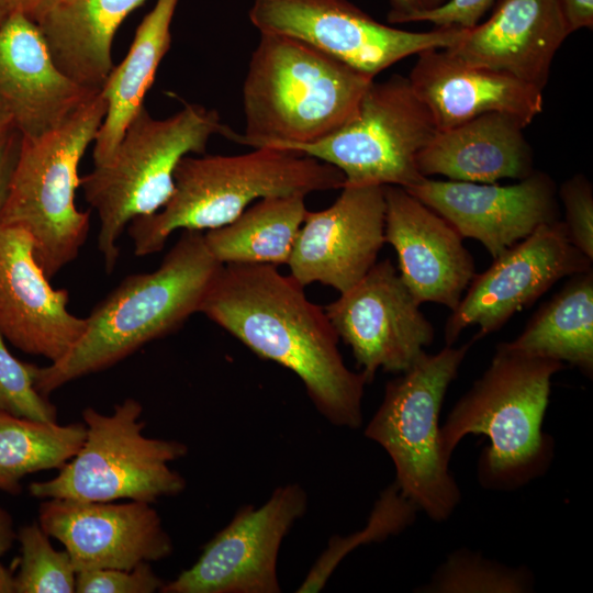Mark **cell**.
<instances>
[{"mask_svg":"<svg viewBox=\"0 0 593 593\" xmlns=\"http://www.w3.org/2000/svg\"><path fill=\"white\" fill-rule=\"evenodd\" d=\"M248 14L259 33L299 40L371 78L409 56L449 48L467 32L395 29L348 0H254Z\"/></svg>","mask_w":593,"mask_h":593,"instance_id":"cell-11","label":"cell"},{"mask_svg":"<svg viewBox=\"0 0 593 593\" xmlns=\"http://www.w3.org/2000/svg\"><path fill=\"white\" fill-rule=\"evenodd\" d=\"M333 204L309 211L287 262L305 287L320 282L343 293L377 262L384 243L383 186H344Z\"/></svg>","mask_w":593,"mask_h":593,"instance_id":"cell-15","label":"cell"},{"mask_svg":"<svg viewBox=\"0 0 593 593\" xmlns=\"http://www.w3.org/2000/svg\"><path fill=\"white\" fill-rule=\"evenodd\" d=\"M20 544V568L15 577V593H72L76 569L69 553L57 551L38 523L16 532Z\"/></svg>","mask_w":593,"mask_h":593,"instance_id":"cell-31","label":"cell"},{"mask_svg":"<svg viewBox=\"0 0 593 593\" xmlns=\"http://www.w3.org/2000/svg\"><path fill=\"white\" fill-rule=\"evenodd\" d=\"M164 584L149 562H143L131 570L96 569L77 572L75 592L153 593L160 592Z\"/></svg>","mask_w":593,"mask_h":593,"instance_id":"cell-34","label":"cell"},{"mask_svg":"<svg viewBox=\"0 0 593 593\" xmlns=\"http://www.w3.org/2000/svg\"><path fill=\"white\" fill-rule=\"evenodd\" d=\"M384 243L398 256L399 275L414 299L455 310L475 275L460 234L406 189L384 186Z\"/></svg>","mask_w":593,"mask_h":593,"instance_id":"cell-19","label":"cell"},{"mask_svg":"<svg viewBox=\"0 0 593 593\" xmlns=\"http://www.w3.org/2000/svg\"><path fill=\"white\" fill-rule=\"evenodd\" d=\"M419 305L384 259L324 310L369 383L377 371L402 373L426 354L435 329Z\"/></svg>","mask_w":593,"mask_h":593,"instance_id":"cell-13","label":"cell"},{"mask_svg":"<svg viewBox=\"0 0 593 593\" xmlns=\"http://www.w3.org/2000/svg\"><path fill=\"white\" fill-rule=\"evenodd\" d=\"M306 212L305 195L265 198L204 240L222 265H287Z\"/></svg>","mask_w":593,"mask_h":593,"instance_id":"cell-27","label":"cell"},{"mask_svg":"<svg viewBox=\"0 0 593 593\" xmlns=\"http://www.w3.org/2000/svg\"><path fill=\"white\" fill-rule=\"evenodd\" d=\"M570 34L558 0H499L486 21L446 49L466 64L544 90L555 56Z\"/></svg>","mask_w":593,"mask_h":593,"instance_id":"cell-21","label":"cell"},{"mask_svg":"<svg viewBox=\"0 0 593 593\" xmlns=\"http://www.w3.org/2000/svg\"><path fill=\"white\" fill-rule=\"evenodd\" d=\"M564 208L562 221L572 245L593 261V188L589 179L578 174L558 190Z\"/></svg>","mask_w":593,"mask_h":593,"instance_id":"cell-33","label":"cell"},{"mask_svg":"<svg viewBox=\"0 0 593 593\" xmlns=\"http://www.w3.org/2000/svg\"><path fill=\"white\" fill-rule=\"evenodd\" d=\"M52 0H8L11 12H20L34 20Z\"/></svg>","mask_w":593,"mask_h":593,"instance_id":"cell-40","label":"cell"},{"mask_svg":"<svg viewBox=\"0 0 593 593\" xmlns=\"http://www.w3.org/2000/svg\"><path fill=\"white\" fill-rule=\"evenodd\" d=\"M571 33L593 26V0H558Z\"/></svg>","mask_w":593,"mask_h":593,"instance_id":"cell-38","label":"cell"},{"mask_svg":"<svg viewBox=\"0 0 593 593\" xmlns=\"http://www.w3.org/2000/svg\"><path fill=\"white\" fill-rule=\"evenodd\" d=\"M142 404L132 398L103 414L86 407V438L77 454L58 474L29 485L37 499H69L87 502L118 500L154 503L180 494L184 478L169 463L184 457L188 447L172 439L143 435Z\"/></svg>","mask_w":593,"mask_h":593,"instance_id":"cell-9","label":"cell"},{"mask_svg":"<svg viewBox=\"0 0 593 593\" xmlns=\"http://www.w3.org/2000/svg\"><path fill=\"white\" fill-rule=\"evenodd\" d=\"M437 131L409 78L394 75L373 80L354 115L335 132L288 150L333 165L344 175V186L411 189L425 179L417 156Z\"/></svg>","mask_w":593,"mask_h":593,"instance_id":"cell-10","label":"cell"},{"mask_svg":"<svg viewBox=\"0 0 593 593\" xmlns=\"http://www.w3.org/2000/svg\"><path fill=\"white\" fill-rule=\"evenodd\" d=\"M222 266L201 231H182L157 269L124 278L92 309L82 335L64 357L37 367L36 390L47 398L178 329L199 312Z\"/></svg>","mask_w":593,"mask_h":593,"instance_id":"cell-2","label":"cell"},{"mask_svg":"<svg viewBox=\"0 0 593 593\" xmlns=\"http://www.w3.org/2000/svg\"><path fill=\"white\" fill-rule=\"evenodd\" d=\"M511 350L548 358L593 376V269L569 277L530 317Z\"/></svg>","mask_w":593,"mask_h":593,"instance_id":"cell-26","label":"cell"},{"mask_svg":"<svg viewBox=\"0 0 593 593\" xmlns=\"http://www.w3.org/2000/svg\"><path fill=\"white\" fill-rule=\"evenodd\" d=\"M374 78L312 46L260 33L243 82V134L236 143L290 149L325 138L356 112Z\"/></svg>","mask_w":593,"mask_h":593,"instance_id":"cell-4","label":"cell"},{"mask_svg":"<svg viewBox=\"0 0 593 593\" xmlns=\"http://www.w3.org/2000/svg\"><path fill=\"white\" fill-rule=\"evenodd\" d=\"M298 483L278 486L259 507H242L204 547L198 560L161 593H279V550L306 512Z\"/></svg>","mask_w":593,"mask_h":593,"instance_id":"cell-12","label":"cell"},{"mask_svg":"<svg viewBox=\"0 0 593 593\" xmlns=\"http://www.w3.org/2000/svg\"><path fill=\"white\" fill-rule=\"evenodd\" d=\"M560 361L496 346L490 365L456 402L440 426V445L450 459L467 435H484L477 478L486 490L515 491L546 474L555 439L542 428L551 381Z\"/></svg>","mask_w":593,"mask_h":593,"instance_id":"cell-3","label":"cell"},{"mask_svg":"<svg viewBox=\"0 0 593 593\" xmlns=\"http://www.w3.org/2000/svg\"><path fill=\"white\" fill-rule=\"evenodd\" d=\"M98 92L57 67L32 19L10 12L0 24V100L22 136L57 128Z\"/></svg>","mask_w":593,"mask_h":593,"instance_id":"cell-20","label":"cell"},{"mask_svg":"<svg viewBox=\"0 0 593 593\" xmlns=\"http://www.w3.org/2000/svg\"><path fill=\"white\" fill-rule=\"evenodd\" d=\"M38 524L64 545L76 572L131 570L165 559L174 550L157 511L141 501L45 499L38 507Z\"/></svg>","mask_w":593,"mask_h":593,"instance_id":"cell-16","label":"cell"},{"mask_svg":"<svg viewBox=\"0 0 593 593\" xmlns=\"http://www.w3.org/2000/svg\"><path fill=\"white\" fill-rule=\"evenodd\" d=\"M499 0H448L441 7L417 15L413 22H429L435 27L470 29Z\"/></svg>","mask_w":593,"mask_h":593,"instance_id":"cell-35","label":"cell"},{"mask_svg":"<svg viewBox=\"0 0 593 593\" xmlns=\"http://www.w3.org/2000/svg\"><path fill=\"white\" fill-rule=\"evenodd\" d=\"M406 190L443 216L462 238L478 240L492 259L538 226L559 220L556 183L542 171L535 170L506 186L425 178Z\"/></svg>","mask_w":593,"mask_h":593,"instance_id":"cell-17","label":"cell"},{"mask_svg":"<svg viewBox=\"0 0 593 593\" xmlns=\"http://www.w3.org/2000/svg\"><path fill=\"white\" fill-rule=\"evenodd\" d=\"M36 365L22 362L0 334V412L38 422L56 423L57 409L35 388Z\"/></svg>","mask_w":593,"mask_h":593,"instance_id":"cell-32","label":"cell"},{"mask_svg":"<svg viewBox=\"0 0 593 593\" xmlns=\"http://www.w3.org/2000/svg\"><path fill=\"white\" fill-rule=\"evenodd\" d=\"M107 113L101 91L57 128L22 136L0 222L25 230L51 280L72 262L90 230V211L76 205L78 168Z\"/></svg>","mask_w":593,"mask_h":593,"instance_id":"cell-7","label":"cell"},{"mask_svg":"<svg viewBox=\"0 0 593 593\" xmlns=\"http://www.w3.org/2000/svg\"><path fill=\"white\" fill-rule=\"evenodd\" d=\"M416 511L417 508L401 494L393 482L374 504L366 528L347 538H331L326 550L313 564L296 591L300 593L320 591L339 561L358 544L381 540L402 532L413 523Z\"/></svg>","mask_w":593,"mask_h":593,"instance_id":"cell-30","label":"cell"},{"mask_svg":"<svg viewBox=\"0 0 593 593\" xmlns=\"http://www.w3.org/2000/svg\"><path fill=\"white\" fill-rule=\"evenodd\" d=\"M175 188L156 213L128 224L134 254L160 251L177 230L224 226L251 202L269 197L342 189L344 175L333 165L305 154L258 147L239 155L184 156L175 170Z\"/></svg>","mask_w":593,"mask_h":593,"instance_id":"cell-5","label":"cell"},{"mask_svg":"<svg viewBox=\"0 0 593 593\" xmlns=\"http://www.w3.org/2000/svg\"><path fill=\"white\" fill-rule=\"evenodd\" d=\"M12 128H15L13 119L4 103L0 100V137Z\"/></svg>","mask_w":593,"mask_h":593,"instance_id":"cell-42","label":"cell"},{"mask_svg":"<svg viewBox=\"0 0 593 593\" xmlns=\"http://www.w3.org/2000/svg\"><path fill=\"white\" fill-rule=\"evenodd\" d=\"M69 292L55 289L23 228L0 222V334L20 350L51 362L82 335L86 317L68 310Z\"/></svg>","mask_w":593,"mask_h":593,"instance_id":"cell-18","label":"cell"},{"mask_svg":"<svg viewBox=\"0 0 593 593\" xmlns=\"http://www.w3.org/2000/svg\"><path fill=\"white\" fill-rule=\"evenodd\" d=\"M10 12L8 0H0V24L7 19Z\"/></svg>","mask_w":593,"mask_h":593,"instance_id":"cell-43","label":"cell"},{"mask_svg":"<svg viewBox=\"0 0 593 593\" xmlns=\"http://www.w3.org/2000/svg\"><path fill=\"white\" fill-rule=\"evenodd\" d=\"M179 0H157L136 29L131 47L100 90L107 113L93 141V166L105 163L139 110L171 45V22Z\"/></svg>","mask_w":593,"mask_h":593,"instance_id":"cell-25","label":"cell"},{"mask_svg":"<svg viewBox=\"0 0 593 593\" xmlns=\"http://www.w3.org/2000/svg\"><path fill=\"white\" fill-rule=\"evenodd\" d=\"M16 539L11 515L0 507V557L3 556Z\"/></svg>","mask_w":593,"mask_h":593,"instance_id":"cell-39","label":"cell"},{"mask_svg":"<svg viewBox=\"0 0 593 593\" xmlns=\"http://www.w3.org/2000/svg\"><path fill=\"white\" fill-rule=\"evenodd\" d=\"M591 269L592 260L572 245L562 221L538 226L474 275L447 318L446 346L469 326L479 327L474 342L495 333L560 279Z\"/></svg>","mask_w":593,"mask_h":593,"instance_id":"cell-14","label":"cell"},{"mask_svg":"<svg viewBox=\"0 0 593 593\" xmlns=\"http://www.w3.org/2000/svg\"><path fill=\"white\" fill-rule=\"evenodd\" d=\"M417 56L407 78L438 131L486 113L508 114L528 126L542 111V90L532 85L466 64L446 48Z\"/></svg>","mask_w":593,"mask_h":593,"instance_id":"cell-22","label":"cell"},{"mask_svg":"<svg viewBox=\"0 0 593 593\" xmlns=\"http://www.w3.org/2000/svg\"><path fill=\"white\" fill-rule=\"evenodd\" d=\"M231 128L214 109L186 103L166 119L143 107L126 127L113 155L80 177L86 201L99 219L98 249L111 273L119 260V240L138 216L158 212L175 188V170L187 155L205 153L210 138Z\"/></svg>","mask_w":593,"mask_h":593,"instance_id":"cell-6","label":"cell"},{"mask_svg":"<svg viewBox=\"0 0 593 593\" xmlns=\"http://www.w3.org/2000/svg\"><path fill=\"white\" fill-rule=\"evenodd\" d=\"M390 10L388 21L390 23H410L425 12L433 11L448 0H389Z\"/></svg>","mask_w":593,"mask_h":593,"instance_id":"cell-37","label":"cell"},{"mask_svg":"<svg viewBox=\"0 0 593 593\" xmlns=\"http://www.w3.org/2000/svg\"><path fill=\"white\" fill-rule=\"evenodd\" d=\"M534 575L524 566L511 568L469 549L447 556L422 593H526L534 589Z\"/></svg>","mask_w":593,"mask_h":593,"instance_id":"cell-29","label":"cell"},{"mask_svg":"<svg viewBox=\"0 0 593 593\" xmlns=\"http://www.w3.org/2000/svg\"><path fill=\"white\" fill-rule=\"evenodd\" d=\"M85 423L59 425L0 412V490L19 494L26 475L60 469L80 449Z\"/></svg>","mask_w":593,"mask_h":593,"instance_id":"cell-28","label":"cell"},{"mask_svg":"<svg viewBox=\"0 0 593 593\" xmlns=\"http://www.w3.org/2000/svg\"><path fill=\"white\" fill-rule=\"evenodd\" d=\"M475 342L425 354L384 388L381 404L365 428L395 469L401 494L429 519H449L461 491L440 445L439 415L445 395Z\"/></svg>","mask_w":593,"mask_h":593,"instance_id":"cell-8","label":"cell"},{"mask_svg":"<svg viewBox=\"0 0 593 593\" xmlns=\"http://www.w3.org/2000/svg\"><path fill=\"white\" fill-rule=\"evenodd\" d=\"M525 127L515 116L486 113L437 131L417 156L418 171L425 178L440 175L477 183L522 180L535 171Z\"/></svg>","mask_w":593,"mask_h":593,"instance_id":"cell-23","label":"cell"},{"mask_svg":"<svg viewBox=\"0 0 593 593\" xmlns=\"http://www.w3.org/2000/svg\"><path fill=\"white\" fill-rule=\"evenodd\" d=\"M145 1L52 0L33 21L57 67L78 85L100 91L114 67V34Z\"/></svg>","mask_w":593,"mask_h":593,"instance_id":"cell-24","label":"cell"},{"mask_svg":"<svg viewBox=\"0 0 593 593\" xmlns=\"http://www.w3.org/2000/svg\"><path fill=\"white\" fill-rule=\"evenodd\" d=\"M21 134L12 128L0 137V210L4 202L10 175L16 159Z\"/></svg>","mask_w":593,"mask_h":593,"instance_id":"cell-36","label":"cell"},{"mask_svg":"<svg viewBox=\"0 0 593 593\" xmlns=\"http://www.w3.org/2000/svg\"><path fill=\"white\" fill-rule=\"evenodd\" d=\"M0 593H15V577L2 563H0Z\"/></svg>","mask_w":593,"mask_h":593,"instance_id":"cell-41","label":"cell"},{"mask_svg":"<svg viewBox=\"0 0 593 593\" xmlns=\"http://www.w3.org/2000/svg\"><path fill=\"white\" fill-rule=\"evenodd\" d=\"M199 313L258 357L296 374L331 424L361 426L368 381L345 365L325 310L291 276L272 265H223Z\"/></svg>","mask_w":593,"mask_h":593,"instance_id":"cell-1","label":"cell"}]
</instances>
